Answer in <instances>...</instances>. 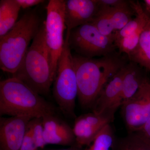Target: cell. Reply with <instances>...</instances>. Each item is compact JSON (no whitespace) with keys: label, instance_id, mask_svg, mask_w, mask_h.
<instances>
[{"label":"cell","instance_id":"cell-4","mask_svg":"<svg viewBox=\"0 0 150 150\" xmlns=\"http://www.w3.org/2000/svg\"><path fill=\"white\" fill-rule=\"evenodd\" d=\"M13 77L17 78L40 95H47L54 82L43 23L22 62Z\"/></svg>","mask_w":150,"mask_h":150},{"label":"cell","instance_id":"cell-23","mask_svg":"<svg viewBox=\"0 0 150 150\" xmlns=\"http://www.w3.org/2000/svg\"><path fill=\"white\" fill-rule=\"evenodd\" d=\"M19 150H43L40 149L36 146L33 138L31 131L28 127V125Z\"/></svg>","mask_w":150,"mask_h":150},{"label":"cell","instance_id":"cell-8","mask_svg":"<svg viewBox=\"0 0 150 150\" xmlns=\"http://www.w3.org/2000/svg\"><path fill=\"white\" fill-rule=\"evenodd\" d=\"M121 113L130 132L139 131L150 117V80L146 78L139 90L121 105Z\"/></svg>","mask_w":150,"mask_h":150},{"label":"cell","instance_id":"cell-2","mask_svg":"<svg viewBox=\"0 0 150 150\" xmlns=\"http://www.w3.org/2000/svg\"><path fill=\"white\" fill-rule=\"evenodd\" d=\"M56 114V108L17 78L0 82V115L43 118Z\"/></svg>","mask_w":150,"mask_h":150},{"label":"cell","instance_id":"cell-20","mask_svg":"<svg viewBox=\"0 0 150 150\" xmlns=\"http://www.w3.org/2000/svg\"><path fill=\"white\" fill-rule=\"evenodd\" d=\"M112 8H113L101 7L99 6L98 13L91 23L102 34L114 40L115 31L110 16Z\"/></svg>","mask_w":150,"mask_h":150},{"label":"cell","instance_id":"cell-28","mask_svg":"<svg viewBox=\"0 0 150 150\" xmlns=\"http://www.w3.org/2000/svg\"><path fill=\"white\" fill-rule=\"evenodd\" d=\"M83 150V147L79 146L77 145L70 146L67 149H63L61 150Z\"/></svg>","mask_w":150,"mask_h":150},{"label":"cell","instance_id":"cell-11","mask_svg":"<svg viewBox=\"0 0 150 150\" xmlns=\"http://www.w3.org/2000/svg\"><path fill=\"white\" fill-rule=\"evenodd\" d=\"M99 10L98 0H67L65 5L66 34L74 28L91 23Z\"/></svg>","mask_w":150,"mask_h":150},{"label":"cell","instance_id":"cell-3","mask_svg":"<svg viewBox=\"0 0 150 150\" xmlns=\"http://www.w3.org/2000/svg\"><path fill=\"white\" fill-rule=\"evenodd\" d=\"M42 23L35 10L28 11L0 38V68L3 71L12 75L16 72Z\"/></svg>","mask_w":150,"mask_h":150},{"label":"cell","instance_id":"cell-9","mask_svg":"<svg viewBox=\"0 0 150 150\" xmlns=\"http://www.w3.org/2000/svg\"><path fill=\"white\" fill-rule=\"evenodd\" d=\"M115 111L100 114L93 112L82 114L75 118L73 129L77 146H88L105 126L113 121Z\"/></svg>","mask_w":150,"mask_h":150},{"label":"cell","instance_id":"cell-25","mask_svg":"<svg viewBox=\"0 0 150 150\" xmlns=\"http://www.w3.org/2000/svg\"><path fill=\"white\" fill-rule=\"evenodd\" d=\"M21 8L25 9L44 2L43 0H16Z\"/></svg>","mask_w":150,"mask_h":150},{"label":"cell","instance_id":"cell-17","mask_svg":"<svg viewBox=\"0 0 150 150\" xmlns=\"http://www.w3.org/2000/svg\"><path fill=\"white\" fill-rule=\"evenodd\" d=\"M117 140L110 124L100 131L86 150H116Z\"/></svg>","mask_w":150,"mask_h":150},{"label":"cell","instance_id":"cell-24","mask_svg":"<svg viewBox=\"0 0 150 150\" xmlns=\"http://www.w3.org/2000/svg\"><path fill=\"white\" fill-rule=\"evenodd\" d=\"M98 5L101 7L115 8L125 5L129 2L126 0H98Z\"/></svg>","mask_w":150,"mask_h":150},{"label":"cell","instance_id":"cell-1","mask_svg":"<svg viewBox=\"0 0 150 150\" xmlns=\"http://www.w3.org/2000/svg\"><path fill=\"white\" fill-rule=\"evenodd\" d=\"M119 53L99 59L73 55L78 86V98L84 109L91 108L106 83L127 64Z\"/></svg>","mask_w":150,"mask_h":150},{"label":"cell","instance_id":"cell-16","mask_svg":"<svg viewBox=\"0 0 150 150\" xmlns=\"http://www.w3.org/2000/svg\"><path fill=\"white\" fill-rule=\"evenodd\" d=\"M128 58L131 62L150 70V18L142 30L137 48Z\"/></svg>","mask_w":150,"mask_h":150},{"label":"cell","instance_id":"cell-6","mask_svg":"<svg viewBox=\"0 0 150 150\" xmlns=\"http://www.w3.org/2000/svg\"><path fill=\"white\" fill-rule=\"evenodd\" d=\"M65 38L71 51L85 58L108 56L117 48L114 39L103 35L91 22L74 28Z\"/></svg>","mask_w":150,"mask_h":150},{"label":"cell","instance_id":"cell-26","mask_svg":"<svg viewBox=\"0 0 150 150\" xmlns=\"http://www.w3.org/2000/svg\"><path fill=\"white\" fill-rule=\"evenodd\" d=\"M137 132L150 140V117L142 129Z\"/></svg>","mask_w":150,"mask_h":150},{"label":"cell","instance_id":"cell-18","mask_svg":"<svg viewBox=\"0 0 150 150\" xmlns=\"http://www.w3.org/2000/svg\"><path fill=\"white\" fill-rule=\"evenodd\" d=\"M116 150H150V140L137 132L117 140Z\"/></svg>","mask_w":150,"mask_h":150},{"label":"cell","instance_id":"cell-19","mask_svg":"<svg viewBox=\"0 0 150 150\" xmlns=\"http://www.w3.org/2000/svg\"><path fill=\"white\" fill-rule=\"evenodd\" d=\"M136 15V12L130 1L125 5L112 8L110 16L115 32L122 29Z\"/></svg>","mask_w":150,"mask_h":150},{"label":"cell","instance_id":"cell-15","mask_svg":"<svg viewBox=\"0 0 150 150\" xmlns=\"http://www.w3.org/2000/svg\"><path fill=\"white\" fill-rule=\"evenodd\" d=\"M21 9L16 0H1L0 38L4 36L16 24Z\"/></svg>","mask_w":150,"mask_h":150},{"label":"cell","instance_id":"cell-13","mask_svg":"<svg viewBox=\"0 0 150 150\" xmlns=\"http://www.w3.org/2000/svg\"><path fill=\"white\" fill-rule=\"evenodd\" d=\"M42 119L46 145H76L73 128L56 114L44 116Z\"/></svg>","mask_w":150,"mask_h":150},{"label":"cell","instance_id":"cell-12","mask_svg":"<svg viewBox=\"0 0 150 150\" xmlns=\"http://www.w3.org/2000/svg\"><path fill=\"white\" fill-rule=\"evenodd\" d=\"M126 65L110 79L100 92L91 108L94 113L100 114L105 111H116L121 106L122 83Z\"/></svg>","mask_w":150,"mask_h":150},{"label":"cell","instance_id":"cell-22","mask_svg":"<svg viewBox=\"0 0 150 150\" xmlns=\"http://www.w3.org/2000/svg\"><path fill=\"white\" fill-rule=\"evenodd\" d=\"M28 127L31 131L36 146L40 149L43 150L46 145L44 140L42 118H33L28 123Z\"/></svg>","mask_w":150,"mask_h":150},{"label":"cell","instance_id":"cell-14","mask_svg":"<svg viewBox=\"0 0 150 150\" xmlns=\"http://www.w3.org/2000/svg\"><path fill=\"white\" fill-rule=\"evenodd\" d=\"M140 67L137 63L131 61L126 65L122 83V103L136 95L146 79Z\"/></svg>","mask_w":150,"mask_h":150},{"label":"cell","instance_id":"cell-5","mask_svg":"<svg viewBox=\"0 0 150 150\" xmlns=\"http://www.w3.org/2000/svg\"><path fill=\"white\" fill-rule=\"evenodd\" d=\"M53 96L59 108L67 117L76 118V99L78 86L73 54L68 40L64 45L57 65L56 77L53 82Z\"/></svg>","mask_w":150,"mask_h":150},{"label":"cell","instance_id":"cell-7","mask_svg":"<svg viewBox=\"0 0 150 150\" xmlns=\"http://www.w3.org/2000/svg\"><path fill=\"white\" fill-rule=\"evenodd\" d=\"M65 2L64 0L49 1L46 8V20L44 22L46 46L54 79L65 43L64 33L67 30L64 16Z\"/></svg>","mask_w":150,"mask_h":150},{"label":"cell","instance_id":"cell-21","mask_svg":"<svg viewBox=\"0 0 150 150\" xmlns=\"http://www.w3.org/2000/svg\"><path fill=\"white\" fill-rule=\"evenodd\" d=\"M143 28L130 36L115 42V46L120 54L124 53L129 57L135 51L139 44L140 35Z\"/></svg>","mask_w":150,"mask_h":150},{"label":"cell","instance_id":"cell-27","mask_svg":"<svg viewBox=\"0 0 150 150\" xmlns=\"http://www.w3.org/2000/svg\"><path fill=\"white\" fill-rule=\"evenodd\" d=\"M142 8L145 13L150 18V0L144 1V6Z\"/></svg>","mask_w":150,"mask_h":150},{"label":"cell","instance_id":"cell-10","mask_svg":"<svg viewBox=\"0 0 150 150\" xmlns=\"http://www.w3.org/2000/svg\"><path fill=\"white\" fill-rule=\"evenodd\" d=\"M32 117L10 116L0 118V150H19Z\"/></svg>","mask_w":150,"mask_h":150}]
</instances>
